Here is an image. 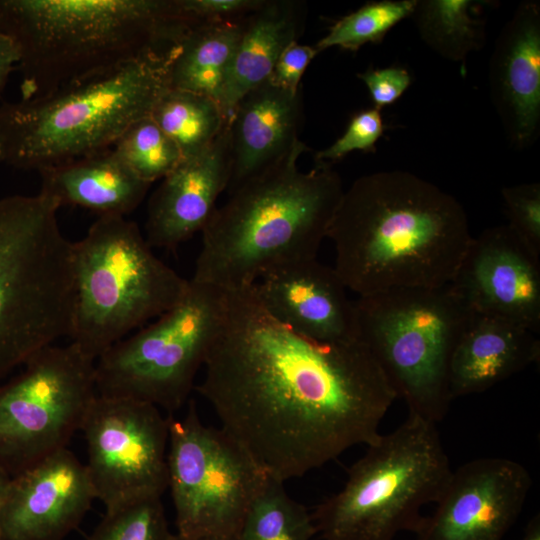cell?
Listing matches in <instances>:
<instances>
[{
	"label": "cell",
	"instance_id": "6da1fadb",
	"mask_svg": "<svg viewBox=\"0 0 540 540\" xmlns=\"http://www.w3.org/2000/svg\"><path fill=\"white\" fill-rule=\"evenodd\" d=\"M195 388L269 477L298 478L380 437L397 397L360 339L318 341L272 318L252 287L228 291Z\"/></svg>",
	"mask_w": 540,
	"mask_h": 540
},
{
	"label": "cell",
	"instance_id": "7a4b0ae2",
	"mask_svg": "<svg viewBox=\"0 0 540 540\" xmlns=\"http://www.w3.org/2000/svg\"><path fill=\"white\" fill-rule=\"evenodd\" d=\"M327 238L335 271L360 297L449 284L472 236L453 195L391 170L361 176L344 190Z\"/></svg>",
	"mask_w": 540,
	"mask_h": 540
},
{
	"label": "cell",
	"instance_id": "3957f363",
	"mask_svg": "<svg viewBox=\"0 0 540 540\" xmlns=\"http://www.w3.org/2000/svg\"><path fill=\"white\" fill-rule=\"evenodd\" d=\"M301 141L279 163L231 192L202 230L191 280L237 290L281 267L317 258L344 193L331 164L303 172Z\"/></svg>",
	"mask_w": 540,
	"mask_h": 540
},
{
	"label": "cell",
	"instance_id": "277c9868",
	"mask_svg": "<svg viewBox=\"0 0 540 540\" xmlns=\"http://www.w3.org/2000/svg\"><path fill=\"white\" fill-rule=\"evenodd\" d=\"M178 0H0L20 52L22 98L165 51L191 26Z\"/></svg>",
	"mask_w": 540,
	"mask_h": 540
},
{
	"label": "cell",
	"instance_id": "5b68a950",
	"mask_svg": "<svg viewBox=\"0 0 540 540\" xmlns=\"http://www.w3.org/2000/svg\"><path fill=\"white\" fill-rule=\"evenodd\" d=\"M170 49L0 105L3 162L38 173L110 149L170 88Z\"/></svg>",
	"mask_w": 540,
	"mask_h": 540
},
{
	"label": "cell",
	"instance_id": "8992f818",
	"mask_svg": "<svg viewBox=\"0 0 540 540\" xmlns=\"http://www.w3.org/2000/svg\"><path fill=\"white\" fill-rule=\"evenodd\" d=\"M56 200L39 192L0 199V383L72 330L73 242Z\"/></svg>",
	"mask_w": 540,
	"mask_h": 540
},
{
	"label": "cell",
	"instance_id": "52a82bcc",
	"mask_svg": "<svg viewBox=\"0 0 540 540\" xmlns=\"http://www.w3.org/2000/svg\"><path fill=\"white\" fill-rule=\"evenodd\" d=\"M74 308L69 336L97 360L111 346L168 311L189 280L153 252L136 223L99 216L73 242Z\"/></svg>",
	"mask_w": 540,
	"mask_h": 540
},
{
	"label": "cell",
	"instance_id": "ba28073f",
	"mask_svg": "<svg viewBox=\"0 0 540 540\" xmlns=\"http://www.w3.org/2000/svg\"><path fill=\"white\" fill-rule=\"evenodd\" d=\"M452 471L436 423L409 414L368 445L343 488L315 508L317 533L324 540H393L414 532L422 507L437 502Z\"/></svg>",
	"mask_w": 540,
	"mask_h": 540
},
{
	"label": "cell",
	"instance_id": "9c48e42d",
	"mask_svg": "<svg viewBox=\"0 0 540 540\" xmlns=\"http://www.w3.org/2000/svg\"><path fill=\"white\" fill-rule=\"evenodd\" d=\"M354 305L359 338L409 414L439 422L452 401L451 357L472 313L449 284L360 296Z\"/></svg>",
	"mask_w": 540,
	"mask_h": 540
},
{
	"label": "cell",
	"instance_id": "30bf717a",
	"mask_svg": "<svg viewBox=\"0 0 540 540\" xmlns=\"http://www.w3.org/2000/svg\"><path fill=\"white\" fill-rule=\"evenodd\" d=\"M227 301L228 290L190 279L177 304L96 360L97 394L147 402L168 415L181 409L219 335Z\"/></svg>",
	"mask_w": 540,
	"mask_h": 540
},
{
	"label": "cell",
	"instance_id": "8fae6325",
	"mask_svg": "<svg viewBox=\"0 0 540 540\" xmlns=\"http://www.w3.org/2000/svg\"><path fill=\"white\" fill-rule=\"evenodd\" d=\"M168 416V489L176 534L235 538L269 476L221 427L206 426L194 401L182 418Z\"/></svg>",
	"mask_w": 540,
	"mask_h": 540
},
{
	"label": "cell",
	"instance_id": "7c38bea8",
	"mask_svg": "<svg viewBox=\"0 0 540 540\" xmlns=\"http://www.w3.org/2000/svg\"><path fill=\"white\" fill-rule=\"evenodd\" d=\"M96 360L50 345L0 383V466L12 477L66 448L96 396Z\"/></svg>",
	"mask_w": 540,
	"mask_h": 540
},
{
	"label": "cell",
	"instance_id": "4fadbf2b",
	"mask_svg": "<svg viewBox=\"0 0 540 540\" xmlns=\"http://www.w3.org/2000/svg\"><path fill=\"white\" fill-rule=\"evenodd\" d=\"M85 464L106 511L168 489L169 416L147 402L96 394L81 422Z\"/></svg>",
	"mask_w": 540,
	"mask_h": 540
},
{
	"label": "cell",
	"instance_id": "5bb4252c",
	"mask_svg": "<svg viewBox=\"0 0 540 540\" xmlns=\"http://www.w3.org/2000/svg\"><path fill=\"white\" fill-rule=\"evenodd\" d=\"M531 487L528 470L501 457L479 458L452 474L416 540H501L520 514Z\"/></svg>",
	"mask_w": 540,
	"mask_h": 540
},
{
	"label": "cell",
	"instance_id": "9a60e30c",
	"mask_svg": "<svg viewBox=\"0 0 540 540\" xmlns=\"http://www.w3.org/2000/svg\"><path fill=\"white\" fill-rule=\"evenodd\" d=\"M449 285L471 313L540 332V257L507 225L471 238Z\"/></svg>",
	"mask_w": 540,
	"mask_h": 540
},
{
	"label": "cell",
	"instance_id": "2e32d148",
	"mask_svg": "<svg viewBox=\"0 0 540 540\" xmlns=\"http://www.w3.org/2000/svg\"><path fill=\"white\" fill-rule=\"evenodd\" d=\"M95 499L85 464L62 448L11 477L2 540H61Z\"/></svg>",
	"mask_w": 540,
	"mask_h": 540
},
{
	"label": "cell",
	"instance_id": "e0dca14e",
	"mask_svg": "<svg viewBox=\"0 0 540 540\" xmlns=\"http://www.w3.org/2000/svg\"><path fill=\"white\" fill-rule=\"evenodd\" d=\"M251 287L272 318L300 335L318 341L359 338L348 289L334 267L317 258L276 269Z\"/></svg>",
	"mask_w": 540,
	"mask_h": 540
},
{
	"label": "cell",
	"instance_id": "ac0fdd59",
	"mask_svg": "<svg viewBox=\"0 0 540 540\" xmlns=\"http://www.w3.org/2000/svg\"><path fill=\"white\" fill-rule=\"evenodd\" d=\"M491 101L516 150L540 132V5L520 3L499 33L489 62Z\"/></svg>",
	"mask_w": 540,
	"mask_h": 540
},
{
	"label": "cell",
	"instance_id": "d6986e66",
	"mask_svg": "<svg viewBox=\"0 0 540 540\" xmlns=\"http://www.w3.org/2000/svg\"><path fill=\"white\" fill-rule=\"evenodd\" d=\"M229 121L205 150L184 159L152 194L144 235L152 248L174 249L207 225L230 178Z\"/></svg>",
	"mask_w": 540,
	"mask_h": 540
},
{
	"label": "cell",
	"instance_id": "ffe728a7",
	"mask_svg": "<svg viewBox=\"0 0 540 540\" xmlns=\"http://www.w3.org/2000/svg\"><path fill=\"white\" fill-rule=\"evenodd\" d=\"M301 103V90L290 93L267 81L239 100L229 121L228 194L279 163L301 142Z\"/></svg>",
	"mask_w": 540,
	"mask_h": 540
},
{
	"label": "cell",
	"instance_id": "44dd1931",
	"mask_svg": "<svg viewBox=\"0 0 540 540\" xmlns=\"http://www.w3.org/2000/svg\"><path fill=\"white\" fill-rule=\"evenodd\" d=\"M539 356L536 333L505 319L472 313L451 357V398L484 392Z\"/></svg>",
	"mask_w": 540,
	"mask_h": 540
},
{
	"label": "cell",
	"instance_id": "7402d4cb",
	"mask_svg": "<svg viewBox=\"0 0 540 540\" xmlns=\"http://www.w3.org/2000/svg\"><path fill=\"white\" fill-rule=\"evenodd\" d=\"M40 192L61 206L82 207L99 216H126L143 201L151 184L137 177L112 148L39 172Z\"/></svg>",
	"mask_w": 540,
	"mask_h": 540
},
{
	"label": "cell",
	"instance_id": "603a6c76",
	"mask_svg": "<svg viewBox=\"0 0 540 540\" xmlns=\"http://www.w3.org/2000/svg\"><path fill=\"white\" fill-rule=\"evenodd\" d=\"M302 4L288 0H267L245 20L219 104L230 118L239 100L267 81L284 49L297 41L303 28Z\"/></svg>",
	"mask_w": 540,
	"mask_h": 540
},
{
	"label": "cell",
	"instance_id": "cb8c5ba5",
	"mask_svg": "<svg viewBox=\"0 0 540 540\" xmlns=\"http://www.w3.org/2000/svg\"><path fill=\"white\" fill-rule=\"evenodd\" d=\"M245 20L191 25L170 48V88L203 94L219 103Z\"/></svg>",
	"mask_w": 540,
	"mask_h": 540
},
{
	"label": "cell",
	"instance_id": "d4e9b609",
	"mask_svg": "<svg viewBox=\"0 0 540 540\" xmlns=\"http://www.w3.org/2000/svg\"><path fill=\"white\" fill-rule=\"evenodd\" d=\"M485 1L417 0L412 14L421 39L443 58L458 62L466 74V59L486 39L485 20L472 11Z\"/></svg>",
	"mask_w": 540,
	"mask_h": 540
},
{
	"label": "cell",
	"instance_id": "484cf974",
	"mask_svg": "<svg viewBox=\"0 0 540 540\" xmlns=\"http://www.w3.org/2000/svg\"><path fill=\"white\" fill-rule=\"evenodd\" d=\"M150 117L174 141L184 159L205 150L230 120L213 98L169 88Z\"/></svg>",
	"mask_w": 540,
	"mask_h": 540
},
{
	"label": "cell",
	"instance_id": "4316f807",
	"mask_svg": "<svg viewBox=\"0 0 540 540\" xmlns=\"http://www.w3.org/2000/svg\"><path fill=\"white\" fill-rule=\"evenodd\" d=\"M316 533L312 514L288 495L284 482L268 477L235 540H311Z\"/></svg>",
	"mask_w": 540,
	"mask_h": 540
},
{
	"label": "cell",
	"instance_id": "83f0119b",
	"mask_svg": "<svg viewBox=\"0 0 540 540\" xmlns=\"http://www.w3.org/2000/svg\"><path fill=\"white\" fill-rule=\"evenodd\" d=\"M111 148L123 164L149 184L162 180L184 160L178 146L150 116L133 123Z\"/></svg>",
	"mask_w": 540,
	"mask_h": 540
},
{
	"label": "cell",
	"instance_id": "f1b7e54d",
	"mask_svg": "<svg viewBox=\"0 0 540 540\" xmlns=\"http://www.w3.org/2000/svg\"><path fill=\"white\" fill-rule=\"evenodd\" d=\"M417 0H381L365 3L342 17L315 47L319 52L330 48L357 51L367 43H380L398 23L412 16Z\"/></svg>",
	"mask_w": 540,
	"mask_h": 540
},
{
	"label": "cell",
	"instance_id": "f546056e",
	"mask_svg": "<svg viewBox=\"0 0 540 540\" xmlns=\"http://www.w3.org/2000/svg\"><path fill=\"white\" fill-rule=\"evenodd\" d=\"M161 497L105 511L88 540H172Z\"/></svg>",
	"mask_w": 540,
	"mask_h": 540
},
{
	"label": "cell",
	"instance_id": "4dcf8cb0",
	"mask_svg": "<svg viewBox=\"0 0 540 540\" xmlns=\"http://www.w3.org/2000/svg\"><path fill=\"white\" fill-rule=\"evenodd\" d=\"M507 226L523 244L540 257V184L504 187L501 190Z\"/></svg>",
	"mask_w": 540,
	"mask_h": 540
},
{
	"label": "cell",
	"instance_id": "1f68e13d",
	"mask_svg": "<svg viewBox=\"0 0 540 540\" xmlns=\"http://www.w3.org/2000/svg\"><path fill=\"white\" fill-rule=\"evenodd\" d=\"M383 132L384 122L381 110L376 107L362 110L353 115L340 138L316 153L315 161L331 164L352 151L373 152Z\"/></svg>",
	"mask_w": 540,
	"mask_h": 540
},
{
	"label": "cell",
	"instance_id": "d6a6232c",
	"mask_svg": "<svg viewBox=\"0 0 540 540\" xmlns=\"http://www.w3.org/2000/svg\"><path fill=\"white\" fill-rule=\"evenodd\" d=\"M318 53L315 46L291 43L279 56L267 82L290 93L299 92L301 78Z\"/></svg>",
	"mask_w": 540,
	"mask_h": 540
},
{
	"label": "cell",
	"instance_id": "836d02e7",
	"mask_svg": "<svg viewBox=\"0 0 540 540\" xmlns=\"http://www.w3.org/2000/svg\"><path fill=\"white\" fill-rule=\"evenodd\" d=\"M357 77L367 86L374 107L380 110L396 102L411 84L409 72L398 66L369 68Z\"/></svg>",
	"mask_w": 540,
	"mask_h": 540
},
{
	"label": "cell",
	"instance_id": "e575fe53",
	"mask_svg": "<svg viewBox=\"0 0 540 540\" xmlns=\"http://www.w3.org/2000/svg\"><path fill=\"white\" fill-rule=\"evenodd\" d=\"M264 0H178L184 15L194 22L240 19L256 10Z\"/></svg>",
	"mask_w": 540,
	"mask_h": 540
},
{
	"label": "cell",
	"instance_id": "d590c367",
	"mask_svg": "<svg viewBox=\"0 0 540 540\" xmlns=\"http://www.w3.org/2000/svg\"><path fill=\"white\" fill-rule=\"evenodd\" d=\"M20 52L15 42L0 32V94L11 72L18 68Z\"/></svg>",
	"mask_w": 540,
	"mask_h": 540
},
{
	"label": "cell",
	"instance_id": "8d00e7d4",
	"mask_svg": "<svg viewBox=\"0 0 540 540\" xmlns=\"http://www.w3.org/2000/svg\"><path fill=\"white\" fill-rule=\"evenodd\" d=\"M10 481H11V476L3 467L0 466V540H2L1 516H2L4 504L7 498Z\"/></svg>",
	"mask_w": 540,
	"mask_h": 540
},
{
	"label": "cell",
	"instance_id": "74e56055",
	"mask_svg": "<svg viewBox=\"0 0 540 540\" xmlns=\"http://www.w3.org/2000/svg\"><path fill=\"white\" fill-rule=\"evenodd\" d=\"M522 540H540V520L539 516L534 517L527 526Z\"/></svg>",
	"mask_w": 540,
	"mask_h": 540
},
{
	"label": "cell",
	"instance_id": "f35d334b",
	"mask_svg": "<svg viewBox=\"0 0 540 540\" xmlns=\"http://www.w3.org/2000/svg\"><path fill=\"white\" fill-rule=\"evenodd\" d=\"M172 540H235V538H228V539H224V538H187V537L180 536L178 534H173Z\"/></svg>",
	"mask_w": 540,
	"mask_h": 540
},
{
	"label": "cell",
	"instance_id": "ab89813d",
	"mask_svg": "<svg viewBox=\"0 0 540 540\" xmlns=\"http://www.w3.org/2000/svg\"><path fill=\"white\" fill-rule=\"evenodd\" d=\"M3 162V151H2V145L0 141V163Z\"/></svg>",
	"mask_w": 540,
	"mask_h": 540
}]
</instances>
